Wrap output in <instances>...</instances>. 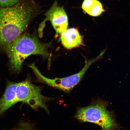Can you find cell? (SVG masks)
Masks as SVG:
<instances>
[{
	"instance_id": "1",
	"label": "cell",
	"mask_w": 130,
	"mask_h": 130,
	"mask_svg": "<svg viewBox=\"0 0 130 130\" xmlns=\"http://www.w3.org/2000/svg\"><path fill=\"white\" fill-rule=\"evenodd\" d=\"M39 11L32 0H20L0 8V46H6L22 35Z\"/></svg>"
},
{
	"instance_id": "2",
	"label": "cell",
	"mask_w": 130,
	"mask_h": 130,
	"mask_svg": "<svg viewBox=\"0 0 130 130\" xmlns=\"http://www.w3.org/2000/svg\"><path fill=\"white\" fill-rule=\"evenodd\" d=\"M51 43H41L35 36L27 33L21 35L6 46L10 66L14 72H19L23 63L31 55H40L47 57Z\"/></svg>"
},
{
	"instance_id": "3",
	"label": "cell",
	"mask_w": 130,
	"mask_h": 130,
	"mask_svg": "<svg viewBox=\"0 0 130 130\" xmlns=\"http://www.w3.org/2000/svg\"><path fill=\"white\" fill-rule=\"evenodd\" d=\"M75 117L81 122L98 125L102 130H116L118 128L111 113L107 110L106 106L99 102L79 108Z\"/></svg>"
},
{
	"instance_id": "4",
	"label": "cell",
	"mask_w": 130,
	"mask_h": 130,
	"mask_svg": "<svg viewBox=\"0 0 130 130\" xmlns=\"http://www.w3.org/2000/svg\"><path fill=\"white\" fill-rule=\"evenodd\" d=\"M105 53L103 50L96 58L90 60L85 59V64L84 67L77 74L62 78H56L54 79L48 78L44 77L34 64L30 66L35 75L41 81L51 87L59 89L66 92H69L78 84L82 79L86 71L90 66L102 58Z\"/></svg>"
},
{
	"instance_id": "5",
	"label": "cell",
	"mask_w": 130,
	"mask_h": 130,
	"mask_svg": "<svg viewBox=\"0 0 130 130\" xmlns=\"http://www.w3.org/2000/svg\"><path fill=\"white\" fill-rule=\"evenodd\" d=\"M45 99L42 95L39 87L32 84L30 79L18 83L16 91V103L22 102L34 109L40 107L48 111L45 104Z\"/></svg>"
},
{
	"instance_id": "6",
	"label": "cell",
	"mask_w": 130,
	"mask_h": 130,
	"mask_svg": "<svg viewBox=\"0 0 130 130\" xmlns=\"http://www.w3.org/2000/svg\"><path fill=\"white\" fill-rule=\"evenodd\" d=\"M45 18L43 23L47 21L51 22L57 33L61 34L68 28V16L63 6H60L55 1L45 14Z\"/></svg>"
},
{
	"instance_id": "7",
	"label": "cell",
	"mask_w": 130,
	"mask_h": 130,
	"mask_svg": "<svg viewBox=\"0 0 130 130\" xmlns=\"http://www.w3.org/2000/svg\"><path fill=\"white\" fill-rule=\"evenodd\" d=\"M60 40L65 48L71 49L84 45L83 37L76 28L67 29L61 34Z\"/></svg>"
},
{
	"instance_id": "8",
	"label": "cell",
	"mask_w": 130,
	"mask_h": 130,
	"mask_svg": "<svg viewBox=\"0 0 130 130\" xmlns=\"http://www.w3.org/2000/svg\"><path fill=\"white\" fill-rule=\"evenodd\" d=\"M18 83L9 82L5 91L0 99V115L16 103V91Z\"/></svg>"
},
{
	"instance_id": "9",
	"label": "cell",
	"mask_w": 130,
	"mask_h": 130,
	"mask_svg": "<svg viewBox=\"0 0 130 130\" xmlns=\"http://www.w3.org/2000/svg\"><path fill=\"white\" fill-rule=\"evenodd\" d=\"M82 8L84 12L93 17L100 16L104 11L101 3L98 0H84Z\"/></svg>"
},
{
	"instance_id": "10",
	"label": "cell",
	"mask_w": 130,
	"mask_h": 130,
	"mask_svg": "<svg viewBox=\"0 0 130 130\" xmlns=\"http://www.w3.org/2000/svg\"><path fill=\"white\" fill-rule=\"evenodd\" d=\"M20 1V0H0V8L12 6Z\"/></svg>"
},
{
	"instance_id": "11",
	"label": "cell",
	"mask_w": 130,
	"mask_h": 130,
	"mask_svg": "<svg viewBox=\"0 0 130 130\" xmlns=\"http://www.w3.org/2000/svg\"><path fill=\"white\" fill-rule=\"evenodd\" d=\"M12 130H33V129L31 125L26 123L22 125V126L19 129Z\"/></svg>"
}]
</instances>
